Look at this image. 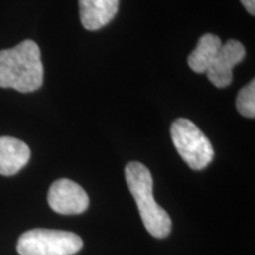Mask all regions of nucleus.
Segmentation results:
<instances>
[{"label":"nucleus","mask_w":255,"mask_h":255,"mask_svg":"<svg viewBox=\"0 0 255 255\" xmlns=\"http://www.w3.org/2000/svg\"><path fill=\"white\" fill-rule=\"evenodd\" d=\"M82 247V239L75 233L41 228L25 232L17 244L20 255H73Z\"/></svg>","instance_id":"4"},{"label":"nucleus","mask_w":255,"mask_h":255,"mask_svg":"<svg viewBox=\"0 0 255 255\" xmlns=\"http://www.w3.org/2000/svg\"><path fill=\"white\" fill-rule=\"evenodd\" d=\"M126 180L146 231L154 238H167L171 231V220L154 199L150 170L139 162H130L126 167Z\"/></svg>","instance_id":"2"},{"label":"nucleus","mask_w":255,"mask_h":255,"mask_svg":"<svg viewBox=\"0 0 255 255\" xmlns=\"http://www.w3.org/2000/svg\"><path fill=\"white\" fill-rule=\"evenodd\" d=\"M237 109L239 114L247 119L255 117V81L248 83L245 88L239 91L237 97Z\"/></svg>","instance_id":"10"},{"label":"nucleus","mask_w":255,"mask_h":255,"mask_svg":"<svg viewBox=\"0 0 255 255\" xmlns=\"http://www.w3.org/2000/svg\"><path fill=\"white\" fill-rule=\"evenodd\" d=\"M26 143L14 137H0V175L12 176L21 170L30 159Z\"/></svg>","instance_id":"8"},{"label":"nucleus","mask_w":255,"mask_h":255,"mask_svg":"<svg viewBox=\"0 0 255 255\" xmlns=\"http://www.w3.org/2000/svg\"><path fill=\"white\" fill-rule=\"evenodd\" d=\"M242 5L245 6V8L247 9L248 13L252 15L255 14V0H240Z\"/></svg>","instance_id":"11"},{"label":"nucleus","mask_w":255,"mask_h":255,"mask_svg":"<svg viewBox=\"0 0 255 255\" xmlns=\"http://www.w3.org/2000/svg\"><path fill=\"white\" fill-rule=\"evenodd\" d=\"M171 139L178 154L194 170H202L214 158V149L199 127L187 119L171 124Z\"/></svg>","instance_id":"3"},{"label":"nucleus","mask_w":255,"mask_h":255,"mask_svg":"<svg viewBox=\"0 0 255 255\" xmlns=\"http://www.w3.org/2000/svg\"><path fill=\"white\" fill-rule=\"evenodd\" d=\"M47 202L58 214L76 215L88 209L89 196L79 184L69 178H60L51 184Z\"/></svg>","instance_id":"5"},{"label":"nucleus","mask_w":255,"mask_h":255,"mask_svg":"<svg viewBox=\"0 0 255 255\" xmlns=\"http://www.w3.org/2000/svg\"><path fill=\"white\" fill-rule=\"evenodd\" d=\"M44 68L40 49L33 40L0 51V88L33 92L43 85Z\"/></svg>","instance_id":"1"},{"label":"nucleus","mask_w":255,"mask_h":255,"mask_svg":"<svg viewBox=\"0 0 255 255\" xmlns=\"http://www.w3.org/2000/svg\"><path fill=\"white\" fill-rule=\"evenodd\" d=\"M222 41L218 36L206 33L197 41L196 49L188 57V65L196 73H206L221 49Z\"/></svg>","instance_id":"9"},{"label":"nucleus","mask_w":255,"mask_h":255,"mask_svg":"<svg viewBox=\"0 0 255 255\" xmlns=\"http://www.w3.org/2000/svg\"><path fill=\"white\" fill-rule=\"evenodd\" d=\"M79 18L89 31L104 27L119 12L120 0H78Z\"/></svg>","instance_id":"7"},{"label":"nucleus","mask_w":255,"mask_h":255,"mask_svg":"<svg viewBox=\"0 0 255 255\" xmlns=\"http://www.w3.org/2000/svg\"><path fill=\"white\" fill-rule=\"evenodd\" d=\"M246 50L240 41L231 39L222 44L218 55L207 70V77L216 88H227L233 81V69L244 60Z\"/></svg>","instance_id":"6"}]
</instances>
